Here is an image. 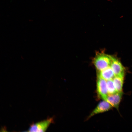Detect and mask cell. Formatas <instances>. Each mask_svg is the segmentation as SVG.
Listing matches in <instances>:
<instances>
[{
    "instance_id": "1",
    "label": "cell",
    "mask_w": 132,
    "mask_h": 132,
    "mask_svg": "<svg viewBox=\"0 0 132 132\" xmlns=\"http://www.w3.org/2000/svg\"><path fill=\"white\" fill-rule=\"evenodd\" d=\"M111 56L98 52L93 60V63L98 71H101L110 66Z\"/></svg>"
},
{
    "instance_id": "2",
    "label": "cell",
    "mask_w": 132,
    "mask_h": 132,
    "mask_svg": "<svg viewBox=\"0 0 132 132\" xmlns=\"http://www.w3.org/2000/svg\"><path fill=\"white\" fill-rule=\"evenodd\" d=\"M53 119L50 118L33 123L29 127L28 131L29 132H44L47 129L50 124L53 122Z\"/></svg>"
},
{
    "instance_id": "3",
    "label": "cell",
    "mask_w": 132,
    "mask_h": 132,
    "mask_svg": "<svg viewBox=\"0 0 132 132\" xmlns=\"http://www.w3.org/2000/svg\"><path fill=\"white\" fill-rule=\"evenodd\" d=\"M97 90L98 95L104 100L108 94L107 81L97 77Z\"/></svg>"
},
{
    "instance_id": "4",
    "label": "cell",
    "mask_w": 132,
    "mask_h": 132,
    "mask_svg": "<svg viewBox=\"0 0 132 132\" xmlns=\"http://www.w3.org/2000/svg\"><path fill=\"white\" fill-rule=\"evenodd\" d=\"M122 92L108 94L104 100L109 103L112 107L118 109L122 96Z\"/></svg>"
},
{
    "instance_id": "5",
    "label": "cell",
    "mask_w": 132,
    "mask_h": 132,
    "mask_svg": "<svg viewBox=\"0 0 132 132\" xmlns=\"http://www.w3.org/2000/svg\"><path fill=\"white\" fill-rule=\"evenodd\" d=\"M112 106L108 102L104 100L100 102L87 118L88 119L94 115L108 111Z\"/></svg>"
},
{
    "instance_id": "6",
    "label": "cell",
    "mask_w": 132,
    "mask_h": 132,
    "mask_svg": "<svg viewBox=\"0 0 132 132\" xmlns=\"http://www.w3.org/2000/svg\"><path fill=\"white\" fill-rule=\"evenodd\" d=\"M110 67L115 76L124 74L125 68L119 61L115 57L111 56Z\"/></svg>"
},
{
    "instance_id": "7",
    "label": "cell",
    "mask_w": 132,
    "mask_h": 132,
    "mask_svg": "<svg viewBox=\"0 0 132 132\" xmlns=\"http://www.w3.org/2000/svg\"><path fill=\"white\" fill-rule=\"evenodd\" d=\"M115 75L110 66L99 71H98L97 77L106 81L113 79Z\"/></svg>"
},
{
    "instance_id": "8",
    "label": "cell",
    "mask_w": 132,
    "mask_h": 132,
    "mask_svg": "<svg viewBox=\"0 0 132 132\" xmlns=\"http://www.w3.org/2000/svg\"><path fill=\"white\" fill-rule=\"evenodd\" d=\"M124 74L115 76L113 80L117 92H122Z\"/></svg>"
},
{
    "instance_id": "9",
    "label": "cell",
    "mask_w": 132,
    "mask_h": 132,
    "mask_svg": "<svg viewBox=\"0 0 132 132\" xmlns=\"http://www.w3.org/2000/svg\"><path fill=\"white\" fill-rule=\"evenodd\" d=\"M108 94L115 93L117 92L115 88L113 79L107 81Z\"/></svg>"
}]
</instances>
